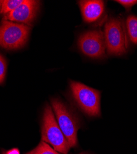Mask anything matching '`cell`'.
<instances>
[{"instance_id":"obj_9","label":"cell","mask_w":137,"mask_h":154,"mask_svg":"<svg viewBox=\"0 0 137 154\" xmlns=\"http://www.w3.org/2000/svg\"><path fill=\"white\" fill-rule=\"evenodd\" d=\"M125 25L130 42L137 45V16L134 15L127 16Z\"/></svg>"},{"instance_id":"obj_1","label":"cell","mask_w":137,"mask_h":154,"mask_svg":"<svg viewBox=\"0 0 137 154\" xmlns=\"http://www.w3.org/2000/svg\"><path fill=\"white\" fill-rule=\"evenodd\" d=\"M69 87L73 101L86 116H101V92L82 83L70 81Z\"/></svg>"},{"instance_id":"obj_3","label":"cell","mask_w":137,"mask_h":154,"mask_svg":"<svg viewBox=\"0 0 137 154\" xmlns=\"http://www.w3.org/2000/svg\"><path fill=\"white\" fill-rule=\"evenodd\" d=\"M51 104L55 118L70 147L77 146V132L80 127L77 115L64 102L58 98H52Z\"/></svg>"},{"instance_id":"obj_15","label":"cell","mask_w":137,"mask_h":154,"mask_svg":"<svg viewBox=\"0 0 137 154\" xmlns=\"http://www.w3.org/2000/svg\"><path fill=\"white\" fill-rule=\"evenodd\" d=\"M2 3H3V1H0V10H1V8H2Z\"/></svg>"},{"instance_id":"obj_13","label":"cell","mask_w":137,"mask_h":154,"mask_svg":"<svg viewBox=\"0 0 137 154\" xmlns=\"http://www.w3.org/2000/svg\"><path fill=\"white\" fill-rule=\"evenodd\" d=\"M115 2L121 5L127 11H130L133 6L137 5V0H117Z\"/></svg>"},{"instance_id":"obj_5","label":"cell","mask_w":137,"mask_h":154,"mask_svg":"<svg viewBox=\"0 0 137 154\" xmlns=\"http://www.w3.org/2000/svg\"><path fill=\"white\" fill-rule=\"evenodd\" d=\"M31 29L29 25L3 20L0 24V46L7 50L23 48L28 41Z\"/></svg>"},{"instance_id":"obj_16","label":"cell","mask_w":137,"mask_h":154,"mask_svg":"<svg viewBox=\"0 0 137 154\" xmlns=\"http://www.w3.org/2000/svg\"><path fill=\"white\" fill-rule=\"evenodd\" d=\"M82 154H83V153H82Z\"/></svg>"},{"instance_id":"obj_2","label":"cell","mask_w":137,"mask_h":154,"mask_svg":"<svg viewBox=\"0 0 137 154\" xmlns=\"http://www.w3.org/2000/svg\"><path fill=\"white\" fill-rule=\"evenodd\" d=\"M104 36L106 53L110 56L126 54L129 48V40L125 22L118 17H111L104 25Z\"/></svg>"},{"instance_id":"obj_4","label":"cell","mask_w":137,"mask_h":154,"mask_svg":"<svg viewBox=\"0 0 137 154\" xmlns=\"http://www.w3.org/2000/svg\"><path fill=\"white\" fill-rule=\"evenodd\" d=\"M42 140L50 144L63 154H67L70 146L56 120L53 109L46 105L44 109L42 124Z\"/></svg>"},{"instance_id":"obj_14","label":"cell","mask_w":137,"mask_h":154,"mask_svg":"<svg viewBox=\"0 0 137 154\" xmlns=\"http://www.w3.org/2000/svg\"><path fill=\"white\" fill-rule=\"evenodd\" d=\"M5 154H20V152L17 149H12L7 151Z\"/></svg>"},{"instance_id":"obj_10","label":"cell","mask_w":137,"mask_h":154,"mask_svg":"<svg viewBox=\"0 0 137 154\" xmlns=\"http://www.w3.org/2000/svg\"><path fill=\"white\" fill-rule=\"evenodd\" d=\"M23 2V0H5L3 1L0 14L7 15L13 11Z\"/></svg>"},{"instance_id":"obj_6","label":"cell","mask_w":137,"mask_h":154,"mask_svg":"<svg viewBox=\"0 0 137 154\" xmlns=\"http://www.w3.org/2000/svg\"><path fill=\"white\" fill-rule=\"evenodd\" d=\"M77 45L82 53L86 57L99 59L106 56L104 33L100 29L88 30L81 33L78 38Z\"/></svg>"},{"instance_id":"obj_7","label":"cell","mask_w":137,"mask_h":154,"mask_svg":"<svg viewBox=\"0 0 137 154\" xmlns=\"http://www.w3.org/2000/svg\"><path fill=\"white\" fill-rule=\"evenodd\" d=\"M40 2L26 0L13 11L3 17L4 20H9L32 26L40 9Z\"/></svg>"},{"instance_id":"obj_12","label":"cell","mask_w":137,"mask_h":154,"mask_svg":"<svg viewBox=\"0 0 137 154\" xmlns=\"http://www.w3.org/2000/svg\"><path fill=\"white\" fill-rule=\"evenodd\" d=\"M6 72V62L4 57L0 55V84H2L5 80Z\"/></svg>"},{"instance_id":"obj_8","label":"cell","mask_w":137,"mask_h":154,"mask_svg":"<svg viewBox=\"0 0 137 154\" xmlns=\"http://www.w3.org/2000/svg\"><path fill=\"white\" fill-rule=\"evenodd\" d=\"M82 19L86 23L97 22L103 16L105 12L104 2L101 0H83L79 1Z\"/></svg>"},{"instance_id":"obj_11","label":"cell","mask_w":137,"mask_h":154,"mask_svg":"<svg viewBox=\"0 0 137 154\" xmlns=\"http://www.w3.org/2000/svg\"><path fill=\"white\" fill-rule=\"evenodd\" d=\"M27 154H60L58 151L53 149L48 143L42 140L36 148Z\"/></svg>"}]
</instances>
